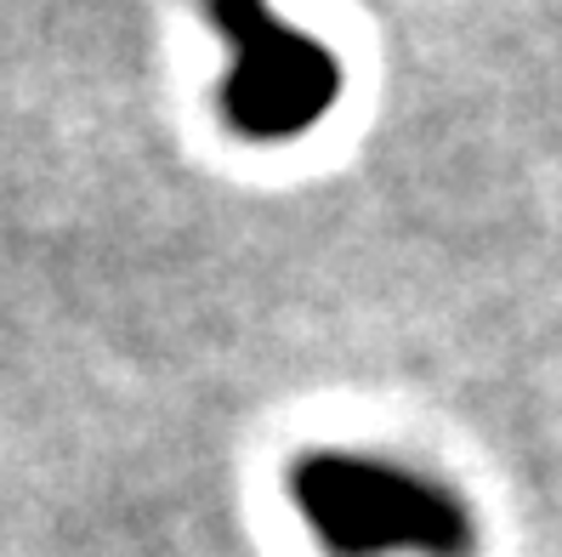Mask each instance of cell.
I'll list each match as a JSON object with an SVG mask.
<instances>
[{
	"label": "cell",
	"mask_w": 562,
	"mask_h": 557,
	"mask_svg": "<svg viewBox=\"0 0 562 557\" xmlns=\"http://www.w3.org/2000/svg\"><path fill=\"white\" fill-rule=\"evenodd\" d=\"M290 501L336 557H477L467 501L375 455H302L290 467Z\"/></svg>",
	"instance_id": "obj_1"
},
{
	"label": "cell",
	"mask_w": 562,
	"mask_h": 557,
	"mask_svg": "<svg viewBox=\"0 0 562 557\" xmlns=\"http://www.w3.org/2000/svg\"><path fill=\"white\" fill-rule=\"evenodd\" d=\"M211 29L234 52L222 120L250 143H295L336 109L341 63L318 35L279 18L268 0H205Z\"/></svg>",
	"instance_id": "obj_2"
}]
</instances>
